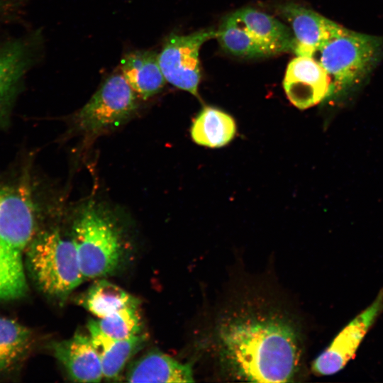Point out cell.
Returning <instances> with one entry per match:
<instances>
[{
	"label": "cell",
	"mask_w": 383,
	"mask_h": 383,
	"mask_svg": "<svg viewBox=\"0 0 383 383\" xmlns=\"http://www.w3.org/2000/svg\"><path fill=\"white\" fill-rule=\"evenodd\" d=\"M216 334L220 362L231 377L287 382L299 372L300 331L292 318L279 309L239 308L221 318Z\"/></svg>",
	"instance_id": "cell-1"
},
{
	"label": "cell",
	"mask_w": 383,
	"mask_h": 383,
	"mask_svg": "<svg viewBox=\"0 0 383 383\" xmlns=\"http://www.w3.org/2000/svg\"><path fill=\"white\" fill-rule=\"evenodd\" d=\"M331 80V97L360 84L383 57V37L346 29L324 44L314 56Z\"/></svg>",
	"instance_id": "cell-2"
},
{
	"label": "cell",
	"mask_w": 383,
	"mask_h": 383,
	"mask_svg": "<svg viewBox=\"0 0 383 383\" xmlns=\"http://www.w3.org/2000/svg\"><path fill=\"white\" fill-rule=\"evenodd\" d=\"M28 247L31 275L50 296L63 300L85 279L72 240L65 238L57 231L38 234Z\"/></svg>",
	"instance_id": "cell-3"
},
{
	"label": "cell",
	"mask_w": 383,
	"mask_h": 383,
	"mask_svg": "<svg viewBox=\"0 0 383 383\" xmlns=\"http://www.w3.org/2000/svg\"><path fill=\"white\" fill-rule=\"evenodd\" d=\"M72 240L85 279L105 277L120 265L123 253L120 232L95 204H88L74 220Z\"/></svg>",
	"instance_id": "cell-4"
},
{
	"label": "cell",
	"mask_w": 383,
	"mask_h": 383,
	"mask_svg": "<svg viewBox=\"0 0 383 383\" xmlns=\"http://www.w3.org/2000/svg\"><path fill=\"white\" fill-rule=\"evenodd\" d=\"M135 93L123 74L109 76L74 116L77 128L94 135L118 126L137 109Z\"/></svg>",
	"instance_id": "cell-5"
},
{
	"label": "cell",
	"mask_w": 383,
	"mask_h": 383,
	"mask_svg": "<svg viewBox=\"0 0 383 383\" xmlns=\"http://www.w3.org/2000/svg\"><path fill=\"white\" fill-rule=\"evenodd\" d=\"M217 31L206 28L188 35L171 33L158 54V60L167 82L199 96L201 79L199 50L207 40L216 38Z\"/></svg>",
	"instance_id": "cell-6"
},
{
	"label": "cell",
	"mask_w": 383,
	"mask_h": 383,
	"mask_svg": "<svg viewBox=\"0 0 383 383\" xmlns=\"http://www.w3.org/2000/svg\"><path fill=\"white\" fill-rule=\"evenodd\" d=\"M383 313V288L374 300L353 318L313 360L312 370L321 376L342 370L355 356L366 334Z\"/></svg>",
	"instance_id": "cell-7"
},
{
	"label": "cell",
	"mask_w": 383,
	"mask_h": 383,
	"mask_svg": "<svg viewBox=\"0 0 383 383\" xmlns=\"http://www.w3.org/2000/svg\"><path fill=\"white\" fill-rule=\"evenodd\" d=\"M283 87L293 105L306 109L330 99L331 80L315 57L296 55L287 65Z\"/></svg>",
	"instance_id": "cell-8"
},
{
	"label": "cell",
	"mask_w": 383,
	"mask_h": 383,
	"mask_svg": "<svg viewBox=\"0 0 383 383\" xmlns=\"http://www.w3.org/2000/svg\"><path fill=\"white\" fill-rule=\"evenodd\" d=\"M281 15L292 28L296 55L314 57L328 41L347 28L321 14L294 3L279 6Z\"/></svg>",
	"instance_id": "cell-9"
},
{
	"label": "cell",
	"mask_w": 383,
	"mask_h": 383,
	"mask_svg": "<svg viewBox=\"0 0 383 383\" xmlns=\"http://www.w3.org/2000/svg\"><path fill=\"white\" fill-rule=\"evenodd\" d=\"M35 212L26 192L0 190V240L23 250L34 238Z\"/></svg>",
	"instance_id": "cell-10"
},
{
	"label": "cell",
	"mask_w": 383,
	"mask_h": 383,
	"mask_svg": "<svg viewBox=\"0 0 383 383\" xmlns=\"http://www.w3.org/2000/svg\"><path fill=\"white\" fill-rule=\"evenodd\" d=\"M52 350L69 377L77 382H99L104 378L101 359L89 335L76 333L55 342Z\"/></svg>",
	"instance_id": "cell-11"
},
{
	"label": "cell",
	"mask_w": 383,
	"mask_h": 383,
	"mask_svg": "<svg viewBox=\"0 0 383 383\" xmlns=\"http://www.w3.org/2000/svg\"><path fill=\"white\" fill-rule=\"evenodd\" d=\"M33 41L13 39L0 45V113L14 97L34 60Z\"/></svg>",
	"instance_id": "cell-12"
},
{
	"label": "cell",
	"mask_w": 383,
	"mask_h": 383,
	"mask_svg": "<svg viewBox=\"0 0 383 383\" xmlns=\"http://www.w3.org/2000/svg\"><path fill=\"white\" fill-rule=\"evenodd\" d=\"M232 15L272 55L294 52L296 41L292 30L274 17L252 8Z\"/></svg>",
	"instance_id": "cell-13"
},
{
	"label": "cell",
	"mask_w": 383,
	"mask_h": 383,
	"mask_svg": "<svg viewBox=\"0 0 383 383\" xmlns=\"http://www.w3.org/2000/svg\"><path fill=\"white\" fill-rule=\"evenodd\" d=\"M129 382H192L189 364L182 363L159 350H152L133 362L126 375Z\"/></svg>",
	"instance_id": "cell-14"
},
{
	"label": "cell",
	"mask_w": 383,
	"mask_h": 383,
	"mask_svg": "<svg viewBox=\"0 0 383 383\" xmlns=\"http://www.w3.org/2000/svg\"><path fill=\"white\" fill-rule=\"evenodd\" d=\"M87 328L101 359L104 377L108 379L119 377L128 361L143 347L147 340L144 333L126 339H113L100 331L94 320L89 322Z\"/></svg>",
	"instance_id": "cell-15"
},
{
	"label": "cell",
	"mask_w": 383,
	"mask_h": 383,
	"mask_svg": "<svg viewBox=\"0 0 383 383\" xmlns=\"http://www.w3.org/2000/svg\"><path fill=\"white\" fill-rule=\"evenodd\" d=\"M122 74L143 99L160 91L167 82L160 68L158 54L151 50H136L126 54L121 62Z\"/></svg>",
	"instance_id": "cell-16"
},
{
	"label": "cell",
	"mask_w": 383,
	"mask_h": 383,
	"mask_svg": "<svg viewBox=\"0 0 383 383\" xmlns=\"http://www.w3.org/2000/svg\"><path fill=\"white\" fill-rule=\"evenodd\" d=\"M191 137L196 144L208 148H221L235 137L236 124L225 111L212 106H204L193 121Z\"/></svg>",
	"instance_id": "cell-17"
},
{
	"label": "cell",
	"mask_w": 383,
	"mask_h": 383,
	"mask_svg": "<svg viewBox=\"0 0 383 383\" xmlns=\"http://www.w3.org/2000/svg\"><path fill=\"white\" fill-rule=\"evenodd\" d=\"M79 304L100 318L124 307L138 305L139 301L116 284L99 279L82 296Z\"/></svg>",
	"instance_id": "cell-18"
},
{
	"label": "cell",
	"mask_w": 383,
	"mask_h": 383,
	"mask_svg": "<svg viewBox=\"0 0 383 383\" xmlns=\"http://www.w3.org/2000/svg\"><path fill=\"white\" fill-rule=\"evenodd\" d=\"M216 38L221 47L235 56L257 58L272 55L232 14L222 22Z\"/></svg>",
	"instance_id": "cell-19"
},
{
	"label": "cell",
	"mask_w": 383,
	"mask_h": 383,
	"mask_svg": "<svg viewBox=\"0 0 383 383\" xmlns=\"http://www.w3.org/2000/svg\"><path fill=\"white\" fill-rule=\"evenodd\" d=\"M21 250L0 240V299H14L27 290Z\"/></svg>",
	"instance_id": "cell-20"
},
{
	"label": "cell",
	"mask_w": 383,
	"mask_h": 383,
	"mask_svg": "<svg viewBox=\"0 0 383 383\" xmlns=\"http://www.w3.org/2000/svg\"><path fill=\"white\" fill-rule=\"evenodd\" d=\"M30 331L16 321L0 317V371L9 368L25 353Z\"/></svg>",
	"instance_id": "cell-21"
},
{
	"label": "cell",
	"mask_w": 383,
	"mask_h": 383,
	"mask_svg": "<svg viewBox=\"0 0 383 383\" xmlns=\"http://www.w3.org/2000/svg\"><path fill=\"white\" fill-rule=\"evenodd\" d=\"M138 306L124 307L95 323L102 333L113 339L122 340L139 335L142 333V321Z\"/></svg>",
	"instance_id": "cell-22"
},
{
	"label": "cell",
	"mask_w": 383,
	"mask_h": 383,
	"mask_svg": "<svg viewBox=\"0 0 383 383\" xmlns=\"http://www.w3.org/2000/svg\"><path fill=\"white\" fill-rule=\"evenodd\" d=\"M10 0H0V16L10 9Z\"/></svg>",
	"instance_id": "cell-23"
}]
</instances>
